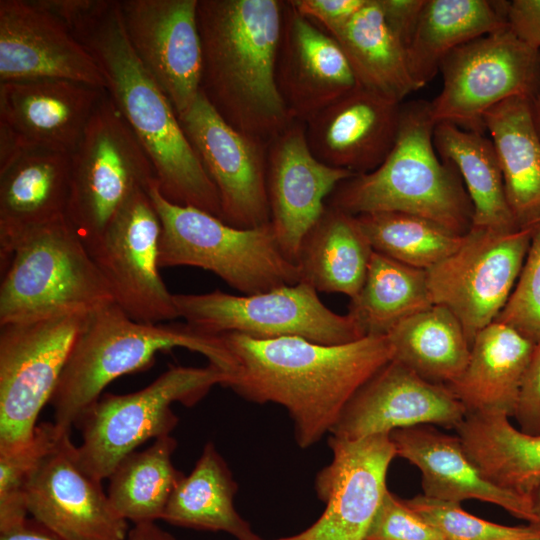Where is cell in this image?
I'll return each instance as SVG.
<instances>
[{
    "label": "cell",
    "mask_w": 540,
    "mask_h": 540,
    "mask_svg": "<svg viewBox=\"0 0 540 540\" xmlns=\"http://www.w3.org/2000/svg\"><path fill=\"white\" fill-rule=\"evenodd\" d=\"M220 336L236 364L225 387L248 401L285 408L302 449L331 433L355 393L393 359L387 336L341 345L300 337Z\"/></svg>",
    "instance_id": "6da1fadb"
},
{
    "label": "cell",
    "mask_w": 540,
    "mask_h": 540,
    "mask_svg": "<svg viewBox=\"0 0 540 540\" xmlns=\"http://www.w3.org/2000/svg\"><path fill=\"white\" fill-rule=\"evenodd\" d=\"M284 1L198 0L200 90L235 129L266 143L291 117L275 68Z\"/></svg>",
    "instance_id": "7a4b0ae2"
},
{
    "label": "cell",
    "mask_w": 540,
    "mask_h": 540,
    "mask_svg": "<svg viewBox=\"0 0 540 540\" xmlns=\"http://www.w3.org/2000/svg\"><path fill=\"white\" fill-rule=\"evenodd\" d=\"M73 36L99 66L106 91L148 155L170 202L220 218L219 196L172 104L132 48L119 0Z\"/></svg>",
    "instance_id": "3957f363"
},
{
    "label": "cell",
    "mask_w": 540,
    "mask_h": 540,
    "mask_svg": "<svg viewBox=\"0 0 540 540\" xmlns=\"http://www.w3.org/2000/svg\"><path fill=\"white\" fill-rule=\"evenodd\" d=\"M435 122L428 101L401 104L395 144L375 170L341 182L326 205L358 216L400 212L465 235L473 207L456 168L443 161L433 143Z\"/></svg>",
    "instance_id": "277c9868"
},
{
    "label": "cell",
    "mask_w": 540,
    "mask_h": 540,
    "mask_svg": "<svg viewBox=\"0 0 540 540\" xmlns=\"http://www.w3.org/2000/svg\"><path fill=\"white\" fill-rule=\"evenodd\" d=\"M177 347L204 355L228 374L235 369V360L220 335L186 323L139 322L114 301L91 310L50 401L54 423L60 430L70 431L113 380L148 369L158 353Z\"/></svg>",
    "instance_id": "5b68a950"
},
{
    "label": "cell",
    "mask_w": 540,
    "mask_h": 540,
    "mask_svg": "<svg viewBox=\"0 0 540 540\" xmlns=\"http://www.w3.org/2000/svg\"><path fill=\"white\" fill-rule=\"evenodd\" d=\"M147 192L161 221L160 268H202L244 295L301 282L298 265L280 249L271 223L230 226L206 211L170 202L156 179Z\"/></svg>",
    "instance_id": "8992f818"
},
{
    "label": "cell",
    "mask_w": 540,
    "mask_h": 540,
    "mask_svg": "<svg viewBox=\"0 0 540 540\" xmlns=\"http://www.w3.org/2000/svg\"><path fill=\"white\" fill-rule=\"evenodd\" d=\"M1 272L0 325L90 311L114 301L66 216L24 232Z\"/></svg>",
    "instance_id": "52a82bcc"
},
{
    "label": "cell",
    "mask_w": 540,
    "mask_h": 540,
    "mask_svg": "<svg viewBox=\"0 0 540 540\" xmlns=\"http://www.w3.org/2000/svg\"><path fill=\"white\" fill-rule=\"evenodd\" d=\"M229 378L230 374L211 363L172 366L136 392L101 395L76 423L82 434V442L76 446L79 466L102 482L138 446L171 435L179 421L173 403L192 407Z\"/></svg>",
    "instance_id": "ba28073f"
},
{
    "label": "cell",
    "mask_w": 540,
    "mask_h": 540,
    "mask_svg": "<svg viewBox=\"0 0 540 540\" xmlns=\"http://www.w3.org/2000/svg\"><path fill=\"white\" fill-rule=\"evenodd\" d=\"M70 158L66 217L88 245L135 192L148 189L155 171L107 91Z\"/></svg>",
    "instance_id": "9c48e42d"
},
{
    "label": "cell",
    "mask_w": 540,
    "mask_h": 540,
    "mask_svg": "<svg viewBox=\"0 0 540 540\" xmlns=\"http://www.w3.org/2000/svg\"><path fill=\"white\" fill-rule=\"evenodd\" d=\"M179 317L201 332L240 333L257 339L300 337L324 345H341L366 337L347 313L326 307L311 285L299 282L252 295L219 290L173 294Z\"/></svg>",
    "instance_id": "30bf717a"
},
{
    "label": "cell",
    "mask_w": 540,
    "mask_h": 540,
    "mask_svg": "<svg viewBox=\"0 0 540 540\" xmlns=\"http://www.w3.org/2000/svg\"><path fill=\"white\" fill-rule=\"evenodd\" d=\"M90 311L0 325V452L32 439Z\"/></svg>",
    "instance_id": "8fae6325"
},
{
    "label": "cell",
    "mask_w": 540,
    "mask_h": 540,
    "mask_svg": "<svg viewBox=\"0 0 540 540\" xmlns=\"http://www.w3.org/2000/svg\"><path fill=\"white\" fill-rule=\"evenodd\" d=\"M440 71L441 92L429 102L434 122L484 134V115L494 106L513 97L534 102L540 86V50L506 25L451 51Z\"/></svg>",
    "instance_id": "7c38bea8"
},
{
    "label": "cell",
    "mask_w": 540,
    "mask_h": 540,
    "mask_svg": "<svg viewBox=\"0 0 540 540\" xmlns=\"http://www.w3.org/2000/svg\"><path fill=\"white\" fill-rule=\"evenodd\" d=\"M533 229L499 232L471 227L455 252L427 270L433 304L457 317L470 344L506 305Z\"/></svg>",
    "instance_id": "4fadbf2b"
},
{
    "label": "cell",
    "mask_w": 540,
    "mask_h": 540,
    "mask_svg": "<svg viewBox=\"0 0 540 540\" xmlns=\"http://www.w3.org/2000/svg\"><path fill=\"white\" fill-rule=\"evenodd\" d=\"M147 190L135 192L86 247L114 302L129 317L164 323L179 314L159 272L161 221Z\"/></svg>",
    "instance_id": "5bb4252c"
},
{
    "label": "cell",
    "mask_w": 540,
    "mask_h": 540,
    "mask_svg": "<svg viewBox=\"0 0 540 540\" xmlns=\"http://www.w3.org/2000/svg\"><path fill=\"white\" fill-rule=\"evenodd\" d=\"M181 127L216 187L220 219L251 229L270 223L268 143L229 125L201 92L179 117Z\"/></svg>",
    "instance_id": "9a60e30c"
},
{
    "label": "cell",
    "mask_w": 540,
    "mask_h": 540,
    "mask_svg": "<svg viewBox=\"0 0 540 540\" xmlns=\"http://www.w3.org/2000/svg\"><path fill=\"white\" fill-rule=\"evenodd\" d=\"M331 462L316 476L322 515L304 531L273 540H364L388 491L386 476L397 456L390 434L355 440L330 436ZM264 540V539H262Z\"/></svg>",
    "instance_id": "2e32d148"
},
{
    "label": "cell",
    "mask_w": 540,
    "mask_h": 540,
    "mask_svg": "<svg viewBox=\"0 0 540 540\" xmlns=\"http://www.w3.org/2000/svg\"><path fill=\"white\" fill-rule=\"evenodd\" d=\"M33 520L62 540H126L127 520L113 509L101 481L79 466L70 432L41 459L26 487Z\"/></svg>",
    "instance_id": "e0dca14e"
},
{
    "label": "cell",
    "mask_w": 540,
    "mask_h": 540,
    "mask_svg": "<svg viewBox=\"0 0 540 540\" xmlns=\"http://www.w3.org/2000/svg\"><path fill=\"white\" fill-rule=\"evenodd\" d=\"M129 42L179 117L200 93L198 0H120Z\"/></svg>",
    "instance_id": "ac0fdd59"
},
{
    "label": "cell",
    "mask_w": 540,
    "mask_h": 540,
    "mask_svg": "<svg viewBox=\"0 0 540 540\" xmlns=\"http://www.w3.org/2000/svg\"><path fill=\"white\" fill-rule=\"evenodd\" d=\"M352 172L311 152L304 122L294 120L270 140L266 186L271 225L284 255L296 263L301 243L326 208V199Z\"/></svg>",
    "instance_id": "d6986e66"
},
{
    "label": "cell",
    "mask_w": 540,
    "mask_h": 540,
    "mask_svg": "<svg viewBox=\"0 0 540 540\" xmlns=\"http://www.w3.org/2000/svg\"><path fill=\"white\" fill-rule=\"evenodd\" d=\"M466 415L447 385L429 382L391 360L351 398L331 436L355 440L422 424L456 429Z\"/></svg>",
    "instance_id": "ffe728a7"
},
{
    "label": "cell",
    "mask_w": 540,
    "mask_h": 540,
    "mask_svg": "<svg viewBox=\"0 0 540 540\" xmlns=\"http://www.w3.org/2000/svg\"><path fill=\"white\" fill-rule=\"evenodd\" d=\"M67 80L106 90L88 50L29 0L0 1V83Z\"/></svg>",
    "instance_id": "44dd1931"
},
{
    "label": "cell",
    "mask_w": 540,
    "mask_h": 540,
    "mask_svg": "<svg viewBox=\"0 0 540 540\" xmlns=\"http://www.w3.org/2000/svg\"><path fill=\"white\" fill-rule=\"evenodd\" d=\"M106 90L67 80L0 83V133L19 151L71 154Z\"/></svg>",
    "instance_id": "7402d4cb"
},
{
    "label": "cell",
    "mask_w": 540,
    "mask_h": 540,
    "mask_svg": "<svg viewBox=\"0 0 540 540\" xmlns=\"http://www.w3.org/2000/svg\"><path fill=\"white\" fill-rule=\"evenodd\" d=\"M275 76L291 117L304 123L358 85L338 42L289 0L284 1Z\"/></svg>",
    "instance_id": "603a6c76"
},
{
    "label": "cell",
    "mask_w": 540,
    "mask_h": 540,
    "mask_svg": "<svg viewBox=\"0 0 540 540\" xmlns=\"http://www.w3.org/2000/svg\"><path fill=\"white\" fill-rule=\"evenodd\" d=\"M401 104L357 85L305 122L311 152L355 175L375 170L395 144Z\"/></svg>",
    "instance_id": "cb8c5ba5"
},
{
    "label": "cell",
    "mask_w": 540,
    "mask_h": 540,
    "mask_svg": "<svg viewBox=\"0 0 540 540\" xmlns=\"http://www.w3.org/2000/svg\"><path fill=\"white\" fill-rule=\"evenodd\" d=\"M390 438L397 456L420 470L423 495L458 503L466 499L481 500L534 524L531 498L489 481L468 456L459 436L422 424L394 430Z\"/></svg>",
    "instance_id": "d4e9b609"
},
{
    "label": "cell",
    "mask_w": 540,
    "mask_h": 540,
    "mask_svg": "<svg viewBox=\"0 0 540 540\" xmlns=\"http://www.w3.org/2000/svg\"><path fill=\"white\" fill-rule=\"evenodd\" d=\"M70 154L29 149L0 166V264L27 230L66 216Z\"/></svg>",
    "instance_id": "484cf974"
},
{
    "label": "cell",
    "mask_w": 540,
    "mask_h": 540,
    "mask_svg": "<svg viewBox=\"0 0 540 540\" xmlns=\"http://www.w3.org/2000/svg\"><path fill=\"white\" fill-rule=\"evenodd\" d=\"M534 344L496 321L475 336L464 371L448 385L467 414L496 411L513 417Z\"/></svg>",
    "instance_id": "4316f807"
},
{
    "label": "cell",
    "mask_w": 540,
    "mask_h": 540,
    "mask_svg": "<svg viewBox=\"0 0 540 540\" xmlns=\"http://www.w3.org/2000/svg\"><path fill=\"white\" fill-rule=\"evenodd\" d=\"M483 121L517 226L532 228L540 222V134L533 100L509 98L487 111Z\"/></svg>",
    "instance_id": "83f0119b"
},
{
    "label": "cell",
    "mask_w": 540,
    "mask_h": 540,
    "mask_svg": "<svg viewBox=\"0 0 540 540\" xmlns=\"http://www.w3.org/2000/svg\"><path fill=\"white\" fill-rule=\"evenodd\" d=\"M373 252L357 217L326 205L299 249L301 282L317 292L352 299L364 283Z\"/></svg>",
    "instance_id": "f1b7e54d"
},
{
    "label": "cell",
    "mask_w": 540,
    "mask_h": 540,
    "mask_svg": "<svg viewBox=\"0 0 540 540\" xmlns=\"http://www.w3.org/2000/svg\"><path fill=\"white\" fill-rule=\"evenodd\" d=\"M509 1L426 0L406 50L411 76L424 87L457 47L508 25Z\"/></svg>",
    "instance_id": "f546056e"
},
{
    "label": "cell",
    "mask_w": 540,
    "mask_h": 540,
    "mask_svg": "<svg viewBox=\"0 0 540 540\" xmlns=\"http://www.w3.org/2000/svg\"><path fill=\"white\" fill-rule=\"evenodd\" d=\"M456 430L489 481L531 498L540 486V434L522 432L509 416L496 411L467 414Z\"/></svg>",
    "instance_id": "4dcf8cb0"
},
{
    "label": "cell",
    "mask_w": 540,
    "mask_h": 540,
    "mask_svg": "<svg viewBox=\"0 0 540 540\" xmlns=\"http://www.w3.org/2000/svg\"><path fill=\"white\" fill-rule=\"evenodd\" d=\"M433 143L439 157L458 171L473 207L472 227L499 232L520 229L509 207L502 172L490 138L438 122Z\"/></svg>",
    "instance_id": "1f68e13d"
},
{
    "label": "cell",
    "mask_w": 540,
    "mask_h": 540,
    "mask_svg": "<svg viewBox=\"0 0 540 540\" xmlns=\"http://www.w3.org/2000/svg\"><path fill=\"white\" fill-rule=\"evenodd\" d=\"M238 486L213 442L174 490L162 520L185 528L223 531L237 540H262L234 507Z\"/></svg>",
    "instance_id": "d6a6232c"
},
{
    "label": "cell",
    "mask_w": 540,
    "mask_h": 540,
    "mask_svg": "<svg viewBox=\"0 0 540 540\" xmlns=\"http://www.w3.org/2000/svg\"><path fill=\"white\" fill-rule=\"evenodd\" d=\"M342 48L358 85L398 103L420 89L406 52L387 26L378 0L367 3L332 36Z\"/></svg>",
    "instance_id": "836d02e7"
},
{
    "label": "cell",
    "mask_w": 540,
    "mask_h": 540,
    "mask_svg": "<svg viewBox=\"0 0 540 540\" xmlns=\"http://www.w3.org/2000/svg\"><path fill=\"white\" fill-rule=\"evenodd\" d=\"M387 337L393 359L423 379L450 385L464 371L471 344L457 317L433 304L397 324Z\"/></svg>",
    "instance_id": "e575fe53"
},
{
    "label": "cell",
    "mask_w": 540,
    "mask_h": 540,
    "mask_svg": "<svg viewBox=\"0 0 540 540\" xmlns=\"http://www.w3.org/2000/svg\"><path fill=\"white\" fill-rule=\"evenodd\" d=\"M348 314L365 336H387L401 321L433 305L427 271L373 252Z\"/></svg>",
    "instance_id": "d590c367"
},
{
    "label": "cell",
    "mask_w": 540,
    "mask_h": 540,
    "mask_svg": "<svg viewBox=\"0 0 540 540\" xmlns=\"http://www.w3.org/2000/svg\"><path fill=\"white\" fill-rule=\"evenodd\" d=\"M177 441L171 435L123 458L108 477V498L115 512L134 524L162 519L167 504L185 476L172 456Z\"/></svg>",
    "instance_id": "8d00e7d4"
},
{
    "label": "cell",
    "mask_w": 540,
    "mask_h": 540,
    "mask_svg": "<svg viewBox=\"0 0 540 540\" xmlns=\"http://www.w3.org/2000/svg\"><path fill=\"white\" fill-rule=\"evenodd\" d=\"M356 217L375 252L426 271L455 252L464 238L406 213L377 212Z\"/></svg>",
    "instance_id": "74e56055"
},
{
    "label": "cell",
    "mask_w": 540,
    "mask_h": 540,
    "mask_svg": "<svg viewBox=\"0 0 540 540\" xmlns=\"http://www.w3.org/2000/svg\"><path fill=\"white\" fill-rule=\"evenodd\" d=\"M64 432L54 422L39 423L25 445L0 452V532L27 519L26 487L41 461Z\"/></svg>",
    "instance_id": "f35d334b"
},
{
    "label": "cell",
    "mask_w": 540,
    "mask_h": 540,
    "mask_svg": "<svg viewBox=\"0 0 540 540\" xmlns=\"http://www.w3.org/2000/svg\"><path fill=\"white\" fill-rule=\"evenodd\" d=\"M406 504L435 527L445 540H539L540 529L528 524L506 526L466 512L458 502L417 495Z\"/></svg>",
    "instance_id": "ab89813d"
},
{
    "label": "cell",
    "mask_w": 540,
    "mask_h": 540,
    "mask_svg": "<svg viewBox=\"0 0 540 540\" xmlns=\"http://www.w3.org/2000/svg\"><path fill=\"white\" fill-rule=\"evenodd\" d=\"M495 321L533 343L540 340V222L534 226L514 289Z\"/></svg>",
    "instance_id": "60d3db41"
},
{
    "label": "cell",
    "mask_w": 540,
    "mask_h": 540,
    "mask_svg": "<svg viewBox=\"0 0 540 540\" xmlns=\"http://www.w3.org/2000/svg\"><path fill=\"white\" fill-rule=\"evenodd\" d=\"M364 540H445L441 533L410 508L405 500L386 492Z\"/></svg>",
    "instance_id": "b9f144b4"
},
{
    "label": "cell",
    "mask_w": 540,
    "mask_h": 540,
    "mask_svg": "<svg viewBox=\"0 0 540 540\" xmlns=\"http://www.w3.org/2000/svg\"><path fill=\"white\" fill-rule=\"evenodd\" d=\"M513 417L522 432L540 434V340L534 344Z\"/></svg>",
    "instance_id": "7bdbcfd3"
},
{
    "label": "cell",
    "mask_w": 540,
    "mask_h": 540,
    "mask_svg": "<svg viewBox=\"0 0 540 540\" xmlns=\"http://www.w3.org/2000/svg\"><path fill=\"white\" fill-rule=\"evenodd\" d=\"M295 9L329 35L340 31L368 0H289Z\"/></svg>",
    "instance_id": "ee69618b"
},
{
    "label": "cell",
    "mask_w": 540,
    "mask_h": 540,
    "mask_svg": "<svg viewBox=\"0 0 540 540\" xmlns=\"http://www.w3.org/2000/svg\"><path fill=\"white\" fill-rule=\"evenodd\" d=\"M35 7L49 13L74 34L93 18L104 12L111 0H29Z\"/></svg>",
    "instance_id": "f6af8a7d"
},
{
    "label": "cell",
    "mask_w": 540,
    "mask_h": 540,
    "mask_svg": "<svg viewBox=\"0 0 540 540\" xmlns=\"http://www.w3.org/2000/svg\"><path fill=\"white\" fill-rule=\"evenodd\" d=\"M426 0H378L385 22L405 52L413 38Z\"/></svg>",
    "instance_id": "bcb514c9"
},
{
    "label": "cell",
    "mask_w": 540,
    "mask_h": 540,
    "mask_svg": "<svg viewBox=\"0 0 540 540\" xmlns=\"http://www.w3.org/2000/svg\"><path fill=\"white\" fill-rule=\"evenodd\" d=\"M507 23L518 38L540 50V0L509 2Z\"/></svg>",
    "instance_id": "7dc6e473"
},
{
    "label": "cell",
    "mask_w": 540,
    "mask_h": 540,
    "mask_svg": "<svg viewBox=\"0 0 540 540\" xmlns=\"http://www.w3.org/2000/svg\"><path fill=\"white\" fill-rule=\"evenodd\" d=\"M0 540H62L47 528L28 518L20 525L0 532Z\"/></svg>",
    "instance_id": "c3c4849f"
},
{
    "label": "cell",
    "mask_w": 540,
    "mask_h": 540,
    "mask_svg": "<svg viewBox=\"0 0 540 540\" xmlns=\"http://www.w3.org/2000/svg\"><path fill=\"white\" fill-rule=\"evenodd\" d=\"M126 540H176L170 533L161 529L155 522L135 524L128 532Z\"/></svg>",
    "instance_id": "681fc988"
},
{
    "label": "cell",
    "mask_w": 540,
    "mask_h": 540,
    "mask_svg": "<svg viewBox=\"0 0 540 540\" xmlns=\"http://www.w3.org/2000/svg\"><path fill=\"white\" fill-rule=\"evenodd\" d=\"M532 508L535 515V522L531 524L540 529V486L531 495Z\"/></svg>",
    "instance_id": "f907efd6"
},
{
    "label": "cell",
    "mask_w": 540,
    "mask_h": 540,
    "mask_svg": "<svg viewBox=\"0 0 540 540\" xmlns=\"http://www.w3.org/2000/svg\"><path fill=\"white\" fill-rule=\"evenodd\" d=\"M534 117L537 125V129L540 134V86L536 96V99L533 102Z\"/></svg>",
    "instance_id": "816d5d0a"
},
{
    "label": "cell",
    "mask_w": 540,
    "mask_h": 540,
    "mask_svg": "<svg viewBox=\"0 0 540 540\" xmlns=\"http://www.w3.org/2000/svg\"><path fill=\"white\" fill-rule=\"evenodd\" d=\"M540 540V539H539Z\"/></svg>",
    "instance_id": "f5cc1de1"
}]
</instances>
